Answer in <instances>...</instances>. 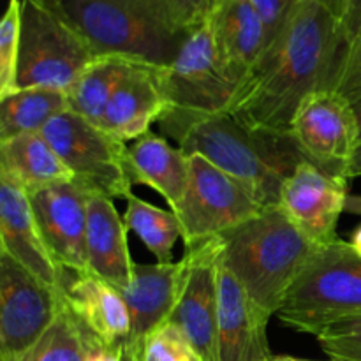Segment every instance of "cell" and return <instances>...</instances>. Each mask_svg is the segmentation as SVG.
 <instances>
[{
  "label": "cell",
  "instance_id": "obj_26",
  "mask_svg": "<svg viewBox=\"0 0 361 361\" xmlns=\"http://www.w3.org/2000/svg\"><path fill=\"white\" fill-rule=\"evenodd\" d=\"M123 221L148 250L157 263H173V249L182 238V226L173 210H162L137 196L127 197V210Z\"/></svg>",
  "mask_w": 361,
  "mask_h": 361
},
{
  "label": "cell",
  "instance_id": "obj_24",
  "mask_svg": "<svg viewBox=\"0 0 361 361\" xmlns=\"http://www.w3.org/2000/svg\"><path fill=\"white\" fill-rule=\"evenodd\" d=\"M67 92L53 88H18L0 97V141L42 133L53 118L69 111Z\"/></svg>",
  "mask_w": 361,
  "mask_h": 361
},
{
  "label": "cell",
  "instance_id": "obj_4",
  "mask_svg": "<svg viewBox=\"0 0 361 361\" xmlns=\"http://www.w3.org/2000/svg\"><path fill=\"white\" fill-rule=\"evenodd\" d=\"M361 314V257L349 242L317 250L279 309L277 317L291 330L317 337L337 321Z\"/></svg>",
  "mask_w": 361,
  "mask_h": 361
},
{
  "label": "cell",
  "instance_id": "obj_42",
  "mask_svg": "<svg viewBox=\"0 0 361 361\" xmlns=\"http://www.w3.org/2000/svg\"><path fill=\"white\" fill-rule=\"evenodd\" d=\"M270 360H271V358H270ZM270 360H268V361H270Z\"/></svg>",
  "mask_w": 361,
  "mask_h": 361
},
{
  "label": "cell",
  "instance_id": "obj_34",
  "mask_svg": "<svg viewBox=\"0 0 361 361\" xmlns=\"http://www.w3.org/2000/svg\"><path fill=\"white\" fill-rule=\"evenodd\" d=\"M361 27V0H348V13L342 21V30H344L345 42L360 30Z\"/></svg>",
  "mask_w": 361,
  "mask_h": 361
},
{
  "label": "cell",
  "instance_id": "obj_31",
  "mask_svg": "<svg viewBox=\"0 0 361 361\" xmlns=\"http://www.w3.org/2000/svg\"><path fill=\"white\" fill-rule=\"evenodd\" d=\"M330 88L355 108L361 127V27L345 42Z\"/></svg>",
  "mask_w": 361,
  "mask_h": 361
},
{
  "label": "cell",
  "instance_id": "obj_11",
  "mask_svg": "<svg viewBox=\"0 0 361 361\" xmlns=\"http://www.w3.org/2000/svg\"><path fill=\"white\" fill-rule=\"evenodd\" d=\"M293 143L303 159L334 178L348 180V168L361 137L355 108L331 88L314 92L291 123Z\"/></svg>",
  "mask_w": 361,
  "mask_h": 361
},
{
  "label": "cell",
  "instance_id": "obj_39",
  "mask_svg": "<svg viewBox=\"0 0 361 361\" xmlns=\"http://www.w3.org/2000/svg\"><path fill=\"white\" fill-rule=\"evenodd\" d=\"M349 245H351V249L355 250V252L361 257V224L355 229V231L351 233V238H349Z\"/></svg>",
  "mask_w": 361,
  "mask_h": 361
},
{
  "label": "cell",
  "instance_id": "obj_25",
  "mask_svg": "<svg viewBox=\"0 0 361 361\" xmlns=\"http://www.w3.org/2000/svg\"><path fill=\"white\" fill-rule=\"evenodd\" d=\"M134 62L137 60L122 55L95 56L67 92L71 111L101 126L113 94Z\"/></svg>",
  "mask_w": 361,
  "mask_h": 361
},
{
  "label": "cell",
  "instance_id": "obj_18",
  "mask_svg": "<svg viewBox=\"0 0 361 361\" xmlns=\"http://www.w3.org/2000/svg\"><path fill=\"white\" fill-rule=\"evenodd\" d=\"M210 20L221 66L238 90L267 51V27L250 0H217Z\"/></svg>",
  "mask_w": 361,
  "mask_h": 361
},
{
  "label": "cell",
  "instance_id": "obj_19",
  "mask_svg": "<svg viewBox=\"0 0 361 361\" xmlns=\"http://www.w3.org/2000/svg\"><path fill=\"white\" fill-rule=\"evenodd\" d=\"M159 67L143 60L134 62L106 108L101 127L123 143L150 133L171 108L159 83Z\"/></svg>",
  "mask_w": 361,
  "mask_h": 361
},
{
  "label": "cell",
  "instance_id": "obj_32",
  "mask_svg": "<svg viewBox=\"0 0 361 361\" xmlns=\"http://www.w3.org/2000/svg\"><path fill=\"white\" fill-rule=\"evenodd\" d=\"M316 338L330 360L361 361V314L330 324Z\"/></svg>",
  "mask_w": 361,
  "mask_h": 361
},
{
  "label": "cell",
  "instance_id": "obj_20",
  "mask_svg": "<svg viewBox=\"0 0 361 361\" xmlns=\"http://www.w3.org/2000/svg\"><path fill=\"white\" fill-rule=\"evenodd\" d=\"M134 267L126 221L111 197L92 192L88 196L87 274L123 293L133 284Z\"/></svg>",
  "mask_w": 361,
  "mask_h": 361
},
{
  "label": "cell",
  "instance_id": "obj_2",
  "mask_svg": "<svg viewBox=\"0 0 361 361\" xmlns=\"http://www.w3.org/2000/svg\"><path fill=\"white\" fill-rule=\"evenodd\" d=\"M161 130L187 155L200 154L242 182L263 207H279L284 180L303 155L291 137L252 133L229 113L169 108Z\"/></svg>",
  "mask_w": 361,
  "mask_h": 361
},
{
  "label": "cell",
  "instance_id": "obj_15",
  "mask_svg": "<svg viewBox=\"0 0 361 361\" xmlns=\"http://www.w3.org/2000/svg\"><path fill=\"white\" fill-rule=\"evenodd\" d=\"M90 190L78 182L28 192L53 257L71 275L87 274V222Z\"/></svg>",
  "mask_w": 361,
  "mask_h": 361
},
{
  "label": "cell",
  "instance_id": "obj_37",
  "mask_svg": "<svg viewBox=\"0 0 361 361\" xmlns=\"http://www.w3.org/2000/svg\"><path fill=\"white\" fill-rule=\"evenodd\" d=\"M361 176V137L358 141V147H356L355 154H353L351 162H349V168H348V180L353 178H358Z\"/></svg>",
  "mask_w": 361,
  "mask_h": 361
},
{
  "label": "cell",
  "instance_id": "obj_8",
  "mask_svg": "<svg viewBox=\"0 0 361 361\" xmlns=\"http://www.w3.org/2000/svg\"><path fill=\"white\" fill-rule=\"evenodd\" d=\"M69 171L74 182L94 194L111 200L133 196V180L127 168L129 145L97 123L69 111L62 113L42 130Z\"/></svg>",
  "mask_w": 361,
  "mask_h": 361
},
{
  "label": "cell",
  "instance_id": "obj_40",
  "mask_svg": "<svg viewBox=\"0 0 361 361\" xmlns=\"http://www.w3.org/2000/svg\"><path fill=\"white\" fill-rule=\"evenodd\" d=\"M270 361H317V360H305V358H295V356H271ZM334 361V360H330Z\"/></svg>",
  "mask_w": 361,
  "mask_h": 361
},
{
  "label": "cell",
  "instance_id": "obj_3",
  "mask_svg": "<svg viewBox=\"0 0 361 361\" xmlns=\"http://www.w3.org/2000/svg\"><path fill=\"white\" fill-rule=\"evenodd\" d=\"M219 240L221 261L270 319L321 249L279 207L267 208Z\"/></svg>",
  "mask_w": 361,
  "mask_h": 361
},
{
  "label": "cell",
  "instance_id": "obj_12",
  "mask_svg": "<svg viewBox=\"0 0 361 361\" xmlns=\"http://www.w3.org/2000/svg\"><path fill=\"white\" fill-rule=\"evenodd\" d=\"M0 254L60 293L71 279L46 243L27 189L6 173H0Z\"/></svg>",
  "mask_w": 361,
  "mask_h": 361
},
{
  "label": "cell",
  "instance_id": "obj_21",
  "mask_svg": "<svg viewBox=\"0 0 361 361\" xmlns=\"http://www.w3.org/2000/svg\"><path fill=\"white\" fill-rule=\"evenodd\" d=\"M63 300L94 341L123 349L130 337V314L126 298L115 286L90 274L71 275Z\"/></svg>",
  "mask_w": 361,
  "mask_h": 361
},
{
  "label": "cell",
  "instance_id": "obj_6",
  "mask_svg": "<svg viewBox=\"0 0 361 361\" xmlns=\"http://www.w3.org/2000/svg\"><path fill=\"white\" fill-rule=\"evenodd\" d=\"M97 55H122L166 66L183 39L159 30L140 0H51Z\"/></svg>",
  "mask_w": 361,
  "mask_h": 361
},
{
  "label": "cell",
  "instance_id": "obj_17",
  "mask_svg": "<svg viewBox=\"0 0 361 361\" xmlns=\"http://www.w3.org/2000/svg\"><path fill=\"white\" fill-rule=\"evenodd\" d=\"M268 321L249 298L238 279L219 261V358L268 361Z\"/></svg>",
  "mask_w": 361,
  "mask_h": 361
},
{
  "label": "cell",
  "instance_id": "obj_9",
  "mask_svg": "<svg viewBox=\"0 0 361 361\" xmlns=\"http://www.w3.org/2000/svg\"><path fill=\"white\" fill-rule=\"evenodd\" d=\"M159 83L171 108L228 111L236 87L221 66L210 18L183 37L171 62L159 67Z\"/></svg>",
  "mask_w": 361,
  "mask_h": 361
},
{
  "label": "cell",
  "instance_id": "obj_29",
  "mask_svg": "<svg viewBox=\"0 0 361 361\" xmlns=\"http://www.w3.org/2000/svg\"><path fill=\"white\" fill-rule=\"evenodd\" d=\"M21 42V0H9L0 21V97L16 90Z\"/></svg>",
  "mask_w": 361,
  "mask_h": 361
},
{
  "label": "cell",
  "instance_id": "obj_16",
  "mask_svg": "<svg viewBox=\"0 0 361 361\" xmlns=\"http://www.w3.org/2000/svg\"><path fill=\"white\" fill-rule=\"evenodd\" d=\"M187 270V254L178 263H136L133 284L122 293L130 314V337L122 349L123 356L136 358L145 338L171 319L185 284Z\"/></svg>",
  "mask_w": 361,
  "mask_h": 361
},
{
  "label": "cell",
  "instance_id": "obj_22",
  "mask_svg": "<svg viewBox=\"0 0 361 361\" xmlns=\"http://www.w3.org/2000/svg\"><path fill=\"white\" fill-rule=\"evenodd\" d=\"M127 168L133 183L157 190L171 210L185 194L190 175L189 155L155 133L137 137L127 148Z\"/></svg>",
  "mask_w": 361,
  "mask_h": 361
},
{
  "label": "cell",
  "instance_id": "obj_27",
  "mask_svg": "<svg viewBox=\"0 0 361 361\" xmlns=\"http://www.w3.org/2000/svg\"><path fill=\"white\" fill-rule=\"evenodd\" d=\"M94 342L97 341L83 330L67 303H63L62 312L53 326L46 331L25 361H87V355Z\"/></svg>",
  "mask_w": 361,
  "mask_h": 361
},
{
  "label": "cell",
  "instance_id": "obj_38",
  "mask_svg": "<svg viewBox=\"0 0 361 361\" xmlns=\"http://www.w3.org/2000/svg\"><path fill=\"white\" fill-rule=\"evenodd\" d=\"M345 212L361 217V194H349L348 203H345Z\"/></svg>",
  "mask_w": 361,
  "mask_h": 361
},
{
  "label": "cell",
  "instance_id": "obj_1",
  "mask_svg": "<svg viewBox=\"0 0 361 361\" xmlns=\"http://www.w3.org/2000/svg\"><path fill=\"white\" fill-rule=\"evenodd\" d=\"M344 46L342 21L317 0H298L226 113L252 133L291 137L302 102L331 87Z\"/></svg>",
  "mask_w": 361,
  "mask_h": 361
},
{
  "label": "cell",
  "instance_id": "obj_23",
  "mask_svg": "<svg viewBox=\"0 0 361 361\" xmlns=\"http://www.w3.org/2000/svg\"><path fill=\"white\" fill-rule=\"evenodd\" d=\"M0 173L16 180L27 192L73 182L74 176L42 133L0 141Z\"/></svg>",
  "mask_w": 361,
  "mask_h": 361
},
{
  "label": "cell",
  "instance_id": "obj_41",
  "mask_svg": "<svg viewBox=\"0 0 361 361\" xmlns=\"http://www.w3.org/2000/svg\"><path fill=\"white\" fill-rule=\"evenodd\" d=\"M123 361H129V360H126V358H123Z\"/></svg>",
  "mask_w": 361,
  "mask_h": 361
},
{
  "label": "cell",
  "instance_id": "obj_35",
  "mask_svg": "<svg viewBox=\"0 0 361 361\" xmlns=\"http://www.w3.org/2000/svg\"><path fill=\"white\" fill-rule=\"evenodd\" d=\"M87 361H123V353L120 348H109L101 342H94L87 355Z\"/></svg>",
  "mask_w": 361,
  "mask_h": 361
},
{
  "label": "cell",
  "instance_id": "obj_36",
  "mask_svg": "<svg viewBox=\"0 0 361 361\" xmlns=\"http://www.w3.org/2000/svg\"><path fill=\"white\" fill-rule=\"evenodd\" d=\"M319 4H323L328 11L335 14L341 21H344L345 13H348V0H317Z\"/></svg>",
  "mask_w": 361,
  "mask_h": 361
},
{
  "label": "cell",
  "instance_id": "obj_10",
  "mask_svg": "<svg viewBox=\"0 0 361 361\" xmlns=\"http://www.w3.org/2000/svg\"><path fill=\"white\" fill-rule=\"evenodd\" d=\"M63 303V293L0 254V361H25L53 326Z\"/></svg>",
  "mask_w": 361,
  "mask_h": 361
},
{
  "label": "cell",
  "instance_id": "obj_14",
  "mask_svg": "<svg viewBox=\"0 0 361 361\" xmlns=\"http://www.w3.org/2000/svg\"><path fill=\"white\" fill-rule=\"evenodd\" d=\"M189 270L171 323L178 324L201 361L219 358V261L221 240L187 250Z\"/></svg>",
  "mask_w": 361,
  "mask_h": 361
},
{
  "label": "cell",
  "instance_id": "obj_28",
  "mask_svg": "<svg viewBox=\"0 0 361 361\" xmlns=\"http://www.w3.org/2000/svg\"><path fill=\"white\" fill-rule=\"evenodd\" d=\"M145 16L164 34L183 39L210 18L217 0H140Z\"/></svg>",
  "mask_w": 361,
  "mask_h": 361
},
{
  "label": "cell",
  "instance_id": "obj_30",
  "mask_svg": "<svg viewBox=\"0 0 361 361\" xmlns=\"http://www.w3.org/2000/svg\"><path fill=\"white\" fill-rule=\"evenodd\" d=\"M123 358L129 361H201L182 328L171 321L145 338L136 358Z\"/></svg>",
  "mask_w": 361,
  "mask_h": 361
},
{
  "label": "cell",
  "instance_id": "obj_5",
  "mask_svg": "<svg viewBox=\"0 0 361 361\" xmlns=\"http://www.w3.org/2000/svg\"><path fill=\"white\" fill-rule=\"evenodd\" d=\"M99 56L51 0H21L18 88L69 92L88 63Z\"/></svg>",
  "mask_w": 361,
  "mask_h": 361
},
{
  "label": "cell",
  "instance_id": "obj_33",
  "mask_svg": "<svg viewBox=\"0 0 361 361\" xmlns=\"http://www.w3.org/2000/svg\"><path fill=\"white\" fill-rule=\"evenodd\" d=\"M298 0H250L268 32V44L279 34ZM268 48V46H267Z\"/></svg>",
  "mask_w": 361,
  "mask_h": 361
},
{
  "label": "cell",
  "instance_id": "obj_13",
  "mask_svg": "<svg viewBox=\"0 0 361 361\" xmlns=\"http://www.w3.org/2000/svg\"><path fill=\"white\" fill-rule=\"evenodd\" d=\"M348 196V182L303 159L282 183L279 208L303 235L324 247L338 240L337 224Z\"/></svg>",
  "mask_w": 361,
  "mask_h": 361
},
{
  "label": "cell",
  "instance_id": "obj_7",
  "mask_svg": "<svg viewBox=\"0 0 361 361\" xmlns=\"http://www.w3.org/2000/svg\"><path fill=\"white\" fill-rule=\"evenodd\" d=\"M190 175L175 215L187 250L196 249L267 210L252 192L212 164L203 155H189Z\"/></svg>",
  "mask_w": 361,
  "mask_h": 361
}]
</instances>
